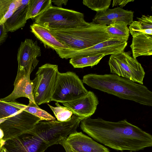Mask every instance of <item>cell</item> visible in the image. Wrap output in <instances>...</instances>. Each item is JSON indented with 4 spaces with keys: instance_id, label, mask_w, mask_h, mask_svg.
<instances>
[{
    "instance_id": "cell-24",
    "label": "cell",
    "mask_w": 152,
    "mask_h": 152,
    "mask_svg": "<svg viewBox=\"0 0 152 152\" xmlns=\"http://www.w3.org/2000/svg\"><path fill=\"white\" fill-rule=\"evenodd\" d=\"M21 138L27 152H44L48 147L46 144L38 140L34 136H24Z\"/></svg>"
},
{
    "instance_id": "cell-31",
    "label": "cell",
    "mask_w": 152,
    "mask_h": 152,
    "mask_svg": "<svg viewBox=\"0 0 152 152\" xmlns=\"http://www.w3.org/2000/svg\"><path fill=\"white\" fill-rule=\"evenodd\" d=\"M134 0H113L112 3V7L116 6H119V7L122 8L124 7L128 3L133 2Z\"/></svg>"
},
{
    "instance_id": "cell-9",
    "label": "cell",
    "mask_w": 152,
    "mask_h": 152,
    "mask_svg": "<svg viewBox=\"0 0 152 152\" xmlns=\"http://www.w3.org/2000/svg\"><path fill=\"white\" fill-rule=\"evenodd\" d=\"M58 72L56 64L47 63L39 67L36 74L37 83L33 92L38 105L51 101Z\"/></svg>"
},
{
    "instance_id": "cell-36",
    "label": "cell",
    "mask_w": 152,
    "mask_h": 152,
    "mask_svg": "<svg viewBox=\"0 0 152 152\" xmlns=\"http://www.w3.org/2000/svg\"><path fill=\"white\" fill-rule=\"evenodd\" d=\"M128 152H133V151H129Z\"/></svg>"
},
{
    "instance_id": "cell-6",
    "label": "cell",
    "mask_w": 152,
    "mask_h": 152,
    "mask_svg": "<svg viewBox=\"0 0 152 152\" xmlns=\"http://www.w3.org/2000/svg\"><path fill=\"white\" fill-rule=\"evenodd\" d=\"M88 91L75 73L59 72L51 101L61 103L71 102L83 96Z\"/></svg>"
},
{
    "instance_id": "cell-26",
    "label": "cell",
    "mask_w": 152,
    "mask_h": 152,
    "mask_svg": "<svg viewBox=\"0 0 152 152\" xmlns=\"http://www.w3.org/2000/svg\"><path fill=\"white\" fill-rule=\"evenodd\" d=\"M111 1V0H83V3L96 12H100L109 9Z\"/></svg>"
},
{
    "instance_id": "cell-10",
    "label": "cell",
    "mask_w": 152,
    "mask_h": 152,
    "mask_svg": "<svg viewBox=\"0 0 152 152\" xmlns=\"http://www.w3.org/2000/svg\"><path fill=\"white\" fill-rule=\"evenodd\" d=\"M127 41L110 38L91 47L80 50H66L57 53L59 57L67 59L77 56H94L104 54L105 56L115 55L124 51Z\"/></svg>"
},
{
    "instance_id": "cell-33",
    "label": "cell",
    "mask_w": 152,
    "mask_h": 152,
    "mask_svg": "<svg viewBox=\"0 0 152 152\" xmlns=\"http://www.w3.org/2000/svg\"><path fill=\"white\" fill-rule=\"evenodd\" d=\"M64 139L60 144L64 148L66 152H72L65 143Z\"/></svg>"
},
{
    "instance_id": "cell-21",
    "label": "cell",
    "mask_w": 152,
    "mask_h": 152,
    "mask_svg": "<svg viewBox=\"0 0 152 152\" xmlns=\"http://www.w3.org/2000/svg\"><path fill=\"white\" fill-rule=\"evenodd\" d=\"M127 25L123 22H117L107 26L106 32L110 38L127 41L129 36Z\"/></svg>"
},
{
    "instance_id": "cell-35",
    "label": "cell",
    "mask_w": 152,
    "mask_h": 152,
    "mask_svg": "<svg viewBox=\"0 0 152 152\" xmlns=\"http://www.w3.org/2000/svg\"><path fill=\"white\" fill-rule=\"evenodd\" d=\"M4 134L2 130L0 128V140L2 139Z\"/></svg>"
},
{
    "instance_id": "cell-5",
    "label": "cell",
    "mask_w": 152,
    "mask_h": 152,
    "mask_svg": "<svg viewBox=\"0 0 152 152\" xmlns=\"http://www.w3.org/2000/svg\"><path fill=\"white\" fill-rule=\"evenodd\" d=\"M35 19L34 23L49 30L69 29L86 25L83 13L72 10L51 6Z\"/></svg>"
},
{
    "instance_id": "cell-30",
    "label": "cell",
    "mask_w": 152,
    "mask_h": 152,
    "mask_svg": "<svg viewBox=\"0 0 152 152\" xmlns=\"http://www.w3.org/2000/svg\"><path fill=\"white\" fill-rule=\"evenodd\" d=\"M7 32L4 23L0 24V44L3 42L7 38Z\"/></svg>"
},
{
    "instance_id": "cell-19",
    "label": "cell",
    "mask_w": 152,
    "mask_h": 152,
    "mask_svg": "<svg viewBox=\"0 0 152 152\" xmlns=\"http://www.w3.org/2000/svg\"><path fill=\"white\" fill-rule=\"evenodd\" d=\"M10 104L18 107L39 118L41 121H48L56 120V118L45 110L39 107L35 103L29 101L28 105H26L13 101L7 102Z\"/></svg>"
},
{
    "instance_id": "cell-25",
    "label": "cell",
    "mask_w": 152,
    "mask_h": 152,
    "mask_svg": "<svg viewBox=\"0 0 152 152\" xmlns=\"http://www.w3.org/2000/svg\"><path fill=\"white\" fill-rule=\"evenodd\" d=\"M48 104L53 112L58 121H66L71 118L73 114L72 112L67 107L60 105L58 102L56 103L55 104L57 106L56 107H53Z\"/></svg>"
},
{
    "instance_id": "cell-7",
    "label": "cell",
    "mask_w": 152,
    "mask_h": 152,
    "mask_svg": "<svg viewBox=\"0 0 152 152\" xmlns=\"http://www.w3.org/2000/svg\"><path fill=\"white\" fill-rule=\"evenodd\" d=\"M41 121L37 117L23 110L0 119V128L5 142L17 137L29 135L35 125Z\"/></svg>"
},
{
    "instance_id": "cell-13",
    "label": "cell",
    "mask_w": 152,
    "mask_h": 152,
    "mask_svg": "<svg viewBox=\"0 0 152 152\" xmlns=\"http://www.w3.org/2000/svg\"><path fill=\"white\" fill-rule=\"evenodd\" d=\"M64 141L72 152H110L108 148L81 132L71 134Z\"/></svg>"
},
{
    "instance_id": "cell-15",
    "label": "cell",
    "mask_w": 152,
    "mask_h": 152,
    "mask_svg": "<svg viewBox=\"0 0 152 152\" xmlns=\"http://www.w3.org/2000/svg\"><path fill=\"white\" fill-rule=\"evenodd\" d=\"M134 12L120 7L96 12L92 22L96 24L108 26L117 22H123L127 25L133 21Z\"/></svg>"
},
{
    "instance_id": "cell-4",
    "label": "cell",
    "mask_w": 152,
    "mask_h": 152,
    "mask_svg": "<svg viewBox=\"0 0 152 152\" xmlns=\"http://www.w3.org/2000/svg\"><path fill=\"white\" fill-rule=\"evenodd\" d=\"M83 119L73 115L68 121L40 122L38 123L29 135L34 136L49 147L60 144L63 140L77 131L80 121Z\"/></svg>"
},
{
    "instance_id": "cell-28",
    "label": "cell",
    "mask_w": 152,
    "mask_h": 152,
    "mask_svg": "<svg viewBox=\"0 0 152 152\" xmlns=\"http://www.w3.org/2000/svg\"><path fill=\"white\" fill-rule=\"evenodd\" d=\"M129 28L132 37L143 34L152 35V29H145L138 21H133Z\"/></svg>"
},
{
    "instance_id": "cell-29",
    "label": "cell",
    "mask_w": 152,
    "mask_h": 152,
    "mask_svg": "<svg viewBox=\"0 0 152 152\" xmlns=\"http://www.w3.org/2000/svg\"><path fill=\"white\" fill-rule=\"evenodd\" d=\"M143 26L147 29H152V16L143 15L140 18H137Z\"/></svg>"
},
{
    "instance_id": "cell-27",
    "label": "cell",
    "mask_w": 152,
    "mask_h": 152,
    "mask_svg": "<svg viewBox=\"0 0 152 152\" xmlns=\"http://www.w3.org/2000/svg\"><path fill=\"white\" fill-rule=\"evenodd\" d=\"M3 152H25L20 137L6 141L3 146Z\"/></svg>"
},
{
    "instance_id": "cell-37",
    "label": "cell",
    "mask_w": 152,
    "mask_h": 152,
    "mask_svg": "<svg viewBox=\"0 0 152 152\" xmlns=\"http://www.w3.org/2000/svg\"><path fill=\"white\" fill-rule=\"evenodd\" d=\"M2 140V139H1V140H0V142H1V140Z\"/></svg>"
},
{
    "instance_id": "cell-12",
    "label": "cell",
    "mask_w": 152,
    "mask_h": 152,
    "mask_svg": "<svg viewBox=\"0 0 152 152\" xmlns=\"http://www.w3.org/2000/svg\"><path fill=\"white\" fill-rule=\"evenodd\" d=\"M31 72L30 71H18L13 91L8 96L1 99L5 102H11L18 98L25 97L29 101L35 103L33 92L37 83V78L35 77L33 80H30Z\"/></svg>"
},
{
    "instance_id": "cell-38",
    "label": "cell",
    "mask_w": 152,
    "mask_h": 152,
    "mask_svg": "<svg viewBox=\"0 0 152 152\" xmlns=\"http://www.w3.org/2000/svg\"></svg>"
},
{
    "instance_id": "cell-17",
    "label": "cell",
    "mask_w": 152,
    "mask_h": 152,
    "mask_svg": "<svg viewBox=\"0 0 152 152\" xmlns=\"http://www.w3.org/2000/svg\"><path fill=\"white\" fill-rule=\"evenodd\" d=\"M131 48L133 57L152 55V35L141 34L132 37Z\"/></svg>"
},
{
    "instance_id": "cell-18",
    "label": "cell",
    "mask_w": 152,
    "mask_h": 152,
    "mask_svg": "<svg viewBox=\"0 0 152 152\" xmlns=\"http://www.w3.org/2000/svg\"><path fill=\"white\" fill-rule=\"evenodd\" d=\"M29 0H23V4L5 22L4 24L7 32L15 31L25 26Z\"/></svg>"
},
{
    "instance_id": "cell-3",
    "label": "cell",
    "mask_w": 152,
    "mask_h": 152,
    "mask_svg": "<svg viewBox=\"0 0 152 152\" xmlns=\"http://www.w3.org/2000/svg\"><path fill=\"white\" fill-rule=\"evenodd\" d=\"M107 26L88 22L86 25L64 30H49L63 43L72 50L84 49L110 39Z\"/></svg>"
},
{
    "instance_id": "cell-8",
    "label": "cell",
    "mask_w": 152,
    "mask_h": 152,
    "mask_svg": "<svg viewBox=\"0 0 152 152\" xmlns=\"http://www.w3.org/2000/svg\"><path fill=\"white\" fill-rule=\"evenodd\" d=\"M108 64L110 72L133 82L143 84L145 72L141 64L128 52L111 55Z\"/></svg>"
},
{
    "instance_id": "cell-22",
    "label": "cell",
    "mask_w": 152,
    "mask_h": 152,
    "mask_svg": "<svg viewBox=\"0 0 152 152\" xmlns=\"http://www.w3.org/2000/svg\"><path fill=\"white\" fill-rule=\"evenodd\" d=\"M23 0H0V24H4L23 3Z\"/></svg>"
},
{
    "instance_id": "cell-11",
    "label": "cell",
    "mask_w": 152,
    "mask_h": 152,
    "mask_svg": "<svg viewBox=\"0 0 152 152\" xmlns=\"http://www.w3.org/2000/svg\"><path fill=\"white\" fill-rule=\"evenodd\" d=\"M41 55V49L38 46L37 42H34L30 39H26L21 42L18 50V71L32 72L39 62L37 58Z\"/></svg>"
},
{
    "instance_id": "cell-2",
    "label": "cell",
    "mask_w": 152,
    "mask_h": 152,
    "mask_svg": "<svg viewBox=\"0 0 152 152\" xmlns=\"http://www.w3.org/2000/svg\"><path fill=\"white\" fill-rule=\"evenodd\" d=\"M82 82L93 88L121 99L152 106V92L146 86L117 75L91 73L84 76Z\"/></svg>"
},
{
    "instance_id": "cell-16",
    "label": "cell",
    "mask_w": 152,
    "mask_h": 152,
    "mask_svg": "<svg viewBox=\"0 0 152 152\" xmlns=\"http://www.w3.org/2000/svg\"><path fill=\"white\" fill-rule=\"evenodd\" d=\"M30 28L31 32L45 47L51 48L56 53L64 50H72L57 39L47 28L34 23L30 26Z\"/></svg>"
},
{
    "instance_id": "cell-32",
    "label": "cell",
    "mask_w": 152,
    "mask_h": 152,
    "mask_svg": "<svg viewBox=\"0 0 152 152\" xmlns=\"http://www.w3.org/2000/svg\"><path fill=\"white\" fill-rule=\"evenodd\" d=\"M52 3L53 2L56 5V7H62V5H66L68 1L67 0H51Z\"/></svg>"
},
{
    "instance_id": "cell-20",
    "label": "cell",
    "mask_w": 152,
    "mask_h": 152,
    "mask_svg": "<svg viewBox=\"0 0 152 152\" xmlns=\"http://www.w3.org/2000/svg\"><path fill=\"white\" fill-rule=\"evenodd\" d=\"M51 6V0H29L26 20L35 18Z\"/></svg>"
},
{
    "instance_id": "cell-1",
    "label": "cell",
    "mask_w": 152,
    "mask_h": 152,
    "mask_svg": "<svg viewBox=\"0 0 152 152\" xmlns=\"http://www.w3.org/2000/svg\"><path fill=\"white\" fill-rule=\"evenodd\" d=\"M80 126L93 139L115 150L137 151L152 146V135L126 119L113 122L89 117Z\"/></svg>"
},
{
    "instance_id": "cell-23",
    "label": "cell",
    "mask_w": 152,
    "mask_h": 152,
    "mask_svg": "<svg viewBox=\"0 0 152 152\" xmlns=\"http://www.w3.org/2000/svg\"><path fill=\"white\" fill-rule=\"evenodd\" d=\"M105 56L104 54L94 56H77L71 58L69 63L74 68H83L87 66L92 67L97 64Z\"/></svg>"
},
{
    "instance_id": "cell-14",
    "label": "cell",
    "mask_w": 152,
    "mask_h": 152,
    "mask_svg": "<svg viewBox=\"0 0 152 152\" xmlns=\"http://www.w3.org/2000/svg\"><path fill=\"white\" fill-rule=\"evenodd\" d=\"M61 103L74 115L84 119L90 117L94 113L99 101L93 92L88 91L86 95L78 99Z\"/></svg>"
},
{
    "instance_id": "cell-34",
    "label": "cell",
    "mask_w": 152,
    "mask_h": 152,
    "mask_svg": "<svg viewBox=\"0 0 152 152\" xmlns=\"http://www.w3.org/2000/svg\"><path fill=\"white\" fill-rule=\"evenodd\" d=\"M4 143V142L2 141H1L0 142V152H3V146Z\"/></svg>"
}]
</instances>
